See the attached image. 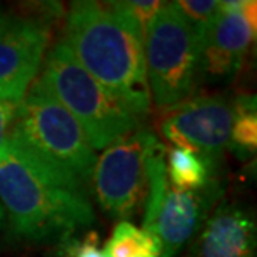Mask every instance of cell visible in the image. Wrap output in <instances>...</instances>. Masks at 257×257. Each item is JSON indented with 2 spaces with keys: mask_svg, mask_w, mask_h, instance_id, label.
Masks as SVG:
<instances>
[{
  "mask_svg": "<svg viewBox=\"0 0 257 257\" xmlns=\"http://www.w3.org/2000/svg\"><path fill=\"white\" fill-rule=\"evenodd\" d=\"M159 147L156 134L141 125L97 156L90 186L102 210L122 220L139 212L149 191V159Z\"/></svg>",
  "mask_w": 257,
  "mask_h": 257,
  "instance_id": "7",
  "label": "cell"
},
{
  "mask_svg": "<svg viewBox=\"0 0 257 257\" xmlns=\"http://www.w3.org/2000/svg\"><path fill=\"white\" fill-rule=\"evenodd\" d=\"M214 164L187 149L171 147L166 151V172L169 184L179 191H200L212 184Z\"/></svg>",
  "mask_w": 257,
  "mask_h": 257,
  "instance_id": "12",
  "label": "cell"
},
{
  "mask_svg": "<svg viewBox=\"0 0 257 257\" xmlns=\"http://www.w3.org/2000/svg\"><path fill=\"white\" fill-rule=\"evenodd\" d=\"M9 144L49 171L85 189L90 186L97 162L94 147L39 77L20 100Z\"/></svg>",
  "mask_w": 257,
  "mask_h": 257,
  "instance_id": "3",
  "label": "cell"
},
{
  "mask_svg": "<svg viewBox=\"0 0 257 257\" xmlns=\"http://www.w3.org/2000/svg\"><path fill=\"white\" fill-rule=\"evenodd\" d=\"M2 220H5V214H4V209H2V205H0V222Z\"/></svg>",
  "mask_w": 257,
  "mask_h": 257,
  "instance_id": "20",
  "label": "cell"
},
{
  "mask_svg": "<svg viewBox=\"0 0 257 257\" xmlns=\"http://www.w3.org/2000/svg\"><path fill=\"white\" fill-rule=\"evenodd\" d=\"M255 222L235 204H220L205 219L187 257H255Z\"/></svg>",
  "mask_w": 257,
  "mask_h": 257,
  "instance_id": "11",
  "label": "cell"
},
{
  "mask_svg": "<svg viewBox=\"0 0 257 257\" xmlns=\"http://www.w3.org/2000/svg\"><path fill=\"white\" fill-rule=\"evenodd\" d=\"M149 191L144 204V230L161 244V257H176L202 227L217 197L214 182L200 191H179L169 184L166 149L159 147L149 159Z\"/></svg>",
  "mask_w": 257,
  "mask_h": 257,
  "instance_id": "6",
  "label": "cell"
},
{
  "mask_svg": "<svg viewBox=\"0 0 257 257\" xmlns=\"http://www.w3.org/2000/svg\"><path fill=\"white\" fill-rule=\"evenodd\" d=\"M74 257H104L97 232H89L85 239L77 240Z\"/></svg>",
  "mask_w": 257,
  "mask_h": 257,
  "instance_id": "18",
  "label": "cell"
},
{
  "mask_svg": "<svg viewBox=\"0 0 257 257\" xmlns=\"http://www.w3.org/2000/svg\"><path fill=\"white\" fill-rule=\"evenodd\" d=\"M164 2L159 0H125V2H109V5L120 15L125 22L142 35L161 10Z\"/></svg>",
  "mask_w": 257,
  "mask_h": 257,
  "instance_id": "16",
  "label": "cell"
},
{
  "mask_svg": "<svg viewBox=\"0 0 257 257\" xmlns=\"http://www.w3.org/2000/svg\"><path fill=\"white\" fill-rule=\"evenodd\" d=\"M4 19H5V17H4V14H2V12H0V24H2V22H4Z\"/></svg>",
  "mask_w": 257,
  "mask_h": 257,
  "instance_id": "21",
  "label": "cell"
},
{
  "mask_svg": "<svg viewBox=\"0 0 257 257\" xmlns=\"http://www.w3.org/2000/svg\"><path fill=\"white\" fill-rule=\"evenodd\" d=\"M64 42L92 79L139 119L152 109L144 39L109 2H74L64 27Z\"/></svg>",
  "mask_w": 257,
  "mask_h": 257,
  "instance_id": "2",
  "label": "cell"
},
{
  "mask_svg": "<svg viewBox=\"0 0 257 257\" xmlns=\"http://www.w3.org/2000/svg\"><path fill=\"white\" fill-rule=\"evenodd\" d=\"M19 104L0 99V157L4 156L5 149L9 146L10 132H12L15 115H17Z\"/></svg>",
  "mask_w": 257,
  "mask_h": 257,
  "instance_id": "17",
  "label": "cell"
},
{
  "mask_svg": "<svg viewBox=\"0 0 257 257\" xmlns=\"http://www.w3.org/2000/svg\"><path fill=\"white\" fill-rule=\"evenodd\" d=\"M0 205L15 235L64 240L95 220L89 194L9 144L0 157Z\"/></svg>",
  "mask_w": 257,
  "mask_h": 257,
  "instance_id": "1",
  "label": "cell"
},
{
  "mask_svg": "<svg viewBox=\"0 0 257 257\" xmlns=\"http://www.w3.org/2000/svg\"><path fill=\"white\" fill-rule=\"evenodd\" d=\"M234 114L229 149H235L244 154H254L257 147L255 97L239 95L234 102Z\"/></svg>",
  "mask_w": 257,
  "mask_h": 257,
  "instance_id": "14",
  "label": "cell"
},
{
  "mask_svg": "<svg viewBox=\"0 0 257 257\" xmlns=\"http://www.w3.org/2000/svg\"><path fill=\"white\" fill-rule=\"evenodd\" d=\"M174 5L184 20L191 25L199 40L202 39L205 30L209 29V25L212 24L220 10L219 0H179V2H174Z\"/></svg>",
  "mask_w": 257,
  "mask_h": 257,
  "instance_id": "15",
  "label": "cell"
},
{
  "mask_svg": "<svg viewBox=\"0 0 257 257\" xmlns=\"http://www.w3.org/2000/svg\"><path fill=\"white\" fill-rule=\"evenodd\" d=\"M234 115V104L224 95L191 97L164 110L159 131L172 147L187 149L215 164L230 147Z\"/></svg>",
  "mask_w": 257,
  "mask_h": 257,
  "instance_id": "8",
  "label": "cell"
},
{
  "mask_svg": "<svg viewBox=\"0 0 257 257\" xmlns=\"http://www.w3.org/2000/svg\"><path fill=\"white\" fill-rule=\"evenodd\" d=\"M151 100L166 110L191 99L200 69V40L174 2H164L144 34Z\"/></svg>",
  "mask_w": 257,
  "mask_h": 257,
  "instance_id": "5",
  "label": "cell"
},
{
  "mask_svg": "<svg viewBox=\"0 0 257 257\" xmlns=\"http://www.w3.org/2000/svg\"><path fill=\"white\" fill-rule=\"evenodd\" d=\"M77 237H67L64 240H60L59 242V249H57V252H55L54 257H74L75 254V245H77Z\"/></svg>",
  "mask_w": 257,
  "mask_h": 257,
  "instance_id": "19",
  "label": "cell"
},
{
  "mask_svg": "<svg viewBox=\"0 0 257 257\" xmlns=\"http://www.w3.org/2000/svg\"><path fill=\"white\" fill-rule=\"evenodd\" d=\"M161 252L157 239L128 220H120L115 225L102 249L104 257H161Z\"/></svg>",
  "mask_w": 257,
  "mask_h": 257,
  "instance_id": "13",
  "label": "cell"
},
{
  "mask_svg": "<svg viewBox=\"0 0 257 257\" xmlns=\"http://www.w3.org/2000/svg\"><path fill=\"white\" fill-rule=\"evenodd\" d=\"M50 35L44 20L4 19L0 24V99L20 104L40 74L50 49Z\"/></svg>",
  "mask_w": 257,
  "mask_h": 257,
  "instance_id": "9",
  "label": "cell"
},
{
  "mask_svg": "<svg viewBox=\"0 0 257 257\" xmlns=\"http://www.w3.org/2000/svg\"><path fill=\"white\" fill-rule=\"evenodd\" d=\"M39 80L77 120L94 151H104L142 125V119L82 69L64 39L49 49Z\"/></svg>",
  "mask_w": 257,
  "mask_h": 257,
  "instance_id": "4",
  "label": "cell"
},
{
  "mask_svg": "<svg viewBox=\"0 0 257 257\" xmlns=\"http://www.w3.org/2000/svg\"><path fill=\"white\" fill-rule=\"evenodd\" d=\"M240 2H220V10L200 39V69L212 79L237 75L255 39V32L240 14Z\"/></svg>",
  "mask_w": 257,
  "mask_h": 257,
  "instance_id": "10",
  "label": "cell"
}]
</instances>
